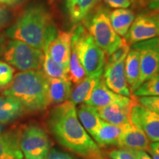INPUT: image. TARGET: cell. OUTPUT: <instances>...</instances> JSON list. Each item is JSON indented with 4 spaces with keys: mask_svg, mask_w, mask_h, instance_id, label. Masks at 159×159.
<instances>
[{
    "mask_svg": "<svg viewBox=\"0 0 159 159\" xmlns=\"http://www.w3.org/2000/svg\"><path fill=\"white\" fill-rule=\"evenodd\" d=\"M77 114L80 122L87 133L92 136L102 121L97 108L87 104H83L77 110Z\"/></svg>",
    "mask_w": 159,
    "mask_h": 159,
    "instance_id": "603a6c76",
    "label": "cell"
},
{
    "mask_svg": "<svg viewBox=\"0 0 159 159\" xmlns=\"http://www.w3.org/2000/svg\"><path fill=\"white\" fill-rule=\"evenodd\" d=\"M132 94L135 97L159 96V73L142 83Z\"/></svg>",
    "mask_w": 159,
    "mask_h": 159,
    "instance_id": "4316f807",
    "label": "cell"
},
{
    "mask_svg": "<svg viewBox=\"0 0 159 159\" xmlns=\"http://www.w3.org/2000/svg\"><path fill=\"white\" fill-rule=\"evenodd\" d=\"M131 152L134 155L136 159H152L150 155L147 151L139 150H133L130 149Z\"/></svg>",
    "mask_w": 159,
    "mask_h": 159,
    "instance_id": "e575fe53",
    "label": "cell"
},
{
    "mask_svg": "<svg viewBox=\"0 0 159 159\" xmlns=\"http://www.w3.org/2000/svg\"><path fill=\"white\" fill-rule=\"evenodd\" d=\"M6 38L4 35L0 33V55H2V53L6 46Z\"/></svg>",
    "mask_w": 159,
    "mask_h": 159,
    "instance_id": "8d00e7d4",
    "label": "cell"
},
{
    "mask_svg": "<svg viewBox=\"0 0 159 159\" xmlns=\"http://www.w3.org/2000/svg\"><path fill=\"white\" fill-rule=\"evenodd\" d=\"M14 77V69L9 63L0 61V89H5Z\"/></svg>",
    "mask_w": 159,
    "mask_h": 159,
    "instance_id": "83f0119b",
    "label": "cell"
},
{
    "mask_svg": "<svg viewBox=\"0 0 159 159\" xmlns=\"http://www.w3.org/2000/svg\"><path fill=\"white\" fill-rule=\"evenodd\" d=\"M49 79L42 69L21 71L4 89L5 96L12 97L30 112L45 110L50 105Z\"/></svg>",
    "mask_w": 159,
    "mask_h": 159,
    "instance_id": "3957f363",
    "label": "cell"
},
{
    "mask_svg": "<svg viewBox=\"0 0 159 159\" xmlns=\"http://www.w3.org/2000/svg\"><path fill=\"white\" fill-rule=\"evenodd\" d=\"M21 133L9 130L0 134V159H23L20 148Z\"/></svg>",
    "mask_w": 159,
    "mask_h": 159,
    "instance_id": "e0dca14e",
    "label": "cell"
},
{
    "mask_svg": "<svg viewBox=\"0 0 159 159\" xmlns=\"http://www.w3.org/2000/svg\"><path fill=\"white\" fill-rule=\"evenodd\" d=\"M50 104L59 105L70 98L71 82L69 78H48Z\"/></svg>",
    "mask_w": 159,
    "mask_h": 159,
    "instance_id": "44dd1931",
    "label": "cell"
},
{
    "mask_svg": "<svg viewBox=\"0 0 159 159\" xmlns=\"http://www.w3.org/2000/svg\"><path fill=\"white\" fill-rule=\"evenodd\" d=\"M82 24L106 56L114 52L124 43V39L113 29L108 10L103 6L99 5Z\"/></svg>",
    "mask_w": 159,
    "mask_h": 159,
    "instance_id": "5b68a950",
    "label": "cell"
},
{
    "mask_svg": "<svg viewBox=\"0 0 159 159\" xmlns=\"http://www.w3.org/2000/svg\"><path fill=\"white\" fill-rule=\"evenodd\" d=\"M69 77L71 82L77 85L86 77L84 68L80 61L76 49L72 44L71 45V55L69 61Z\"/></svg>",
    "mask_w": 159,
    "mask_h": 159,
    "instance_id": "484cf974",
    "label": "cell"
},
{
    "mask_svg": "<svg viewBox=\"0 0 159 159\" xmlns=\"http://www.w3.org/2000/svg\"><path fill=\"white\" fill-rule=\"evenodd\" d=\"M99 79L100 78L85 77L81 82L76 85L74 89L71 90L69 100L75 105L85 102V101L90 97L93 89Z\"/></svg>",
    "mask_w": 159,
    "mask_h": 159,
    "instance_id": "cb8c5ba5",
    "label": "cell"
},
{
    "mask_svg": "<svg viewBox=\"0 0 159 159\" xmlns=\"http://www.w3.org/2000/svg\"><path fill=\"white\" fill-rule=\"evenodd\" d=\"M111 159H136L130 149L120 148L111 150L108 152Z\"/></svg>",
    "mask_w": 159,
    "mask_h": 159,
    "instance_id": "f546056e",
    "label": "cell"
},
{
    "mask_svg": "<svg viewBox=\"0 0 159 159\" xmlns=\"http://www.w3.org/2000/svg\"><path fill=\"white\" fill-rule=\"evenodd\" d=\"M122 132V127L112 125L102 119L99 128L92 137L99 147H118L119 140Z\"/></svg>",
    "mask_w": 159,
    "mask_h": 159,
    "instance_id": "ac0fdd59",
    "label": "cell"
},
{
    "mask_svg": "<svg viewBox=\"0 0 159 159\" xmlns=\"http://www.w3.org/2000/svg\"><path fill=\"white\" fill-rule=\"evenodd\" d=\"M159 36V13L146 11L135 18L125 40L130 46Z\"/></svg>",
    "mask_w": 159,
    "mask_h": 159,
    "instance_id": "ba28073f",
    "label": "cell"
},
{
    "mask_svg": "<svg viewBox=\"0 0 159 159\" xmlns=\"http://www.w3.org/2000/svg\"><path fill=\"white\" fill-rule=\"evenodd\" d=\"M4 128H5V127H4V125H3L2 124H1V123H0V134L3 132Z\"/></svg>",
    "mask_w": 159,
    "mask_h": 159,
    "instance_id": "ab89813d",
    "label": "cell"
},
{
    "mask_svg": "<svg viewBox=\"0 0 159 159\" xmlns=\"http://www.w3.org/2000/svg\"><path fill=\"white\" fill-rule=\"evenodd\" d=\"M46 159H76L70 154L58 150L57 149H51Z\"/></svg>",
    "mask_w": 159,
    "mask_h": 159,
    "instance_id": "d6a6232c",
    "label": "cell"
},
{
    "mask_svg": "<svg viewBox=\"0 0 159 159\" xmlns=\"http://www.w3.org/2000/svg\"><path fill=\"white\" fill-rule=\"evenodd\" d=\"M51 134L60 144L85 159H105L100 149L80 122L70 100L56 105L48 117Z\"/></svg>",
    "mask_w": 159,
    "mask_h": 159,
    "instance_id": "6da1fadb",
    "label": "cell"
},
{
    "mask_svg": "<svg viewBox=\"0 0 159 159\" xmlns=\"http://www.w3.org/2000/svg\"><path fill=\"white\" fill-rule=\"evenodd\" d=\"M125 58L115 63H105L102 80L109 89L116 94L125 97H131L132 93L127 83L125 73Z\"/></svg>",
    "mask_w": 159,
    "mask_h": 159,
    "instance_id": "7c38bea8",
    "label": "cell"
},
{
    "mask_svg": "<svg viewBox=\"0 0 159 159\" xmlns=\"http://www.w3.org/2000/svg\"><path fill=\"white\" fill-rule=\"evenodd\" d=\"M150 148L159 153V142H153L150 144Z\"/></svg>",
    "mask_w": 159,
    "mask_h": 159,
    "instance_id": "f35d334b",
    "label": "cell"
},
{
    "mask_svg": "<svg viewBox=\"0 0 159 159\" xmlns=\"http://www.w3.org/2000/svg\"><path fill=\"white\" fill-rule=\"evenodd\" d=\"M130 120L140 128L150 142H159V114L137 102L130 111Z\"/></svg>",
    "mask_w": 159,
    "mask_h": 159,
    "instance_id": "30bf717a",
    "label": "cell"
},
{
    "mask_svg": "<svg viewBox=\"0 0 159 159\" xmlns=\"http://www.w3.org/2000/svg\"><path fill=\"white\" fill-rule=\"evenodd\" d=\"M147 1H151V0H136V4H135V5H136V4H139L140 2H147Z\"/></svg>",
    "mask_w": 159,
    "mask_h": 159,
    "instance_id": "60d3db41",
    "label": "cell"
},
{
    "mask_svg": "<svg viewBox=\"0 0 159 159\" xmlns=\"http://www.w3.org/2000/svg\"><path fill=\"white\" fill-rule=\"evenodd\" d=\"M136 14L129 8L114 9L109 12V19L113 29L119 36L123 37L128 33L134 22Z\"/></svg>",
    "mask_w": 159,
    "mask_h": 159,
    "instance_id": "ffe728a7",
    "label": "cell"
},
{
    "mask_svg": "<svg viewBox=\"0 0 159 159\" xmlns=\"http://www.w3.org/2000/svg\"><path fill=\"white\" fill-rule=\"evenodd\" d=\"M140 53V77L136 89L159 73V36L132 45Z\"/></svg>",
    "mask_w": 159,
    "mask_h": 159,
    "instance_id": "9c48e42d",
    "label": "cell"
},
{
    "mask_svg": "<svg viewBox=\"0 0 159 159\" xmlns=\"http://www.w3.org/2000/svg\"><path fill=\"white\" fill-rule=\"evenodd\" d=\"M139 104L159 114V96L136 97Z\"/></svg>",
    "mask_w": 159,
    "mask_h": 159,
    "instance_id": "f1b7e54d",
    "label": "cell"
},
{
    "mask_svg": "<svg viewBox=\"0 0 159 159\" xmlns=\"http://www.w3.org/2000/svg\"><path fill=\"white\" fill-rule=\"evenodd\" d=\"M58 30L48 9L41 4H33L21 13L6 31V35L44 51Z\"/></svg>",
    "mask_w": 159,
    "mask_h": 159,
    "instance_id": "7a4b0ae2",
    "label": "cell"
},
{
    "mask_svg": "<svg viewBox=\"0 0 159 159\" xmlns=\"http://www.w3.org/2000/svg\"><path fill=\"white\" fill-rule=\"evenodd\" d=\"M128 97H125L116 94L109 89L101 77L93 89L90 97L85 101V104L95 107L97 108H103L114 103L122 102Z\"/></svg>",
    "mask_w": 159,
    "mask_h": 159,
    "instance_id": "9a60e30c",
    "label": "cell"
},
{
    "mask_svg": "<svg viewBox=\"0 0 159 159\" xmlns=\"http://www.w3.org/2000/svg\"><path fill=\"white\" fill-rule=\"evenodd\" d=\"M101 0H66V7L73 25L82 24L100 4Z\"/></svg>",
    "mask_w": 159,
    "mask_h": 159,
    "instance_id": "2e32d148",
    "label": "cell"
},
{
    "mask_svg": "<svg viewBox=\"0 0 159 159\" xmlns=\"http://www.w3.org/2000/svg\"><path fill=\"white\" fill-rule=\"evenodd\" d=\"M19 144L25 159H46L51 150L48 135L36 125H30L24 129Z\"/></svg>",
    "mask_w": 159,
    "mask_h": 159,
    "instance_id": "52a82bcc",
    "label": "cell"
},
{
    "mask_svg": "<svg viewBox=\"0 0 159 159\" xmlns=\"http://www.w3.org/2000/svg\"><path fill=\"white\" fill-rule=\"evenodd\" d=\"M148 152L150 155V156L152 157V159H159V153H158V152H156V151L152 150L151 148L148 151Z\"/></svg>",
    "mask_w": 159,
    "mask_h": 159,
    "instance_id": "74e56055",
    "label": "cell"
},
{
    "mask_svg": "<svg viewBox=\"0 0 159 159\" xmlns=\"http://www.w3.org/2000/svg\"><path fill=\"white\" fill-rule=\"evenodd\" d=\"M109 7L114 9L128 8L136 4V0H102Z\"/></svg>",
    "mask_w": 159,
    "mask_h": 159,
    "instance_id": "4dcf8cb0",
    "label": "cell"
},
{
    "mask_svg": "<svg viewBox=\"0 0 159 159\" xmlns=\"http://www.w3.org/2000/svg\"><path fill=\"white\" fill-rule=\"evenodd\" d=\"M71 44L76 49L86 77L101 78L106 63V54L94 41L83 24L74 26L71 31Z\"/></svg>",
    "mask_w": 159,
    "mask_h": 159,
    "instance_id": "277c9868",
    "label": "cell"
},
{
    "mask_svg": "<svg viewBox=\"0 0 159 159\" xmlns=\"http://www.w3.org/2000/svg\"><path fill=\"white\" fill-rule=\"evenodd\" d=\"M42 69L48 78H69V66L57 63L46 53H44Z\"/></svg>",
    "mask_w": 159,
    "mask_h": 159,
    "instance_id": "d4e9b609",
    "label": "cell"
},
{
    "mask_svg": "<svg viewBox=\"0 0 159 159\" xmlns=\"http://www.w3.org/2000/svg\"><path fill=\"white\" fill-rule=\"evenodd\" d=\"M125 73L129 89L133 93L136 90L140 77V53L132 46L125 58Z\"/></svg>",
    "mask_w": 159,
    "mask_h": 159,
    "instance_id": "d6986e66",
    "label": "cell"
},
{
    "mask_svg": "<svg viewBox=\"0 0 159 159\" xmlns=\"http://www.w3.org/2000/svg\"><path fill=\"white\" fill-rule=\"evenodd\" d=\"M4 61L21 71L39 70L42 68L44 52L18 40L6 43L2 53Z\"/></svg>",
    "mask_w": 159,
    "mask_h": 159,
    "instance_id": "8992f818",
    "label": "cell"
},
{
    "mask_svg": "<svg viewBox=\"0 0 159 159\" xmlns=\"http://www.w3.org/2000/svg\"><path fill=\"white\" fill-rule=\"evenodd\" d=\"M122 128V132L119 138L118 147L147 152L150 150V140L140 128L131 122Z\"/></svg>",
    "mask_w": 159,
    "mask_h": 159,
    "instance_id": "5bb4252c",
    "label": "cell"
},
{
    "mask_svg": "<svg viewBox=\"0 0 159 159\" xmlns=\"http://www.w3.org/2000/svg\"><path fill=\"white\" fill-rule=\"evenodd\" d=\"M136 102V97L132 94V96L128 97L122 102L97 108V112L102 120L116 126L123 127L130 122L131 109Z\"/></svg>",
    "mask_w": 159,
    "mask_h": 159,
    "instance_id": "8fae6325",
    "label": "cell"
},
{
    "mask_svg": "<svg viewBox=\"0 0 159 159\" xmlns=\"http://www.w3.org/2000/svg\"><path fill=\"white\" fill-rule=\"evenodd\" d=\"M25 1V0H0V5L6 6L7 7H16Z\"/></svg>",
    "mask_w": 159,
    "mask_h": 159,
    "instance_id": "d590c367",
    "label": "cell"
},
{
    "mask_svg": "<svg viewBox=\"0 0 159 159\" xmlns=\"http://www.w3.org/2000/svg\"><path fill=\"white\" fill-rule=\"evenodd\" d=\"M23 106L17 99L12 97H0V123L7 124L17 120L22 116Z\"/></svg>",
    "mask_w": 159,
    "mask_h": 159,
    "instance_id": "7402d4cb",
    "label": "cell"
},
{
    "mask_svg": "<svg viewBox=\"0 0 159 159\" xmlns=\"http://www.w3.org/2000/svg\"><path fill=\"white\" fill-rule=\"evenodd\" d=\"M71 45V32L58 30L56 36L48 43L43 52L57 63L69 66Z\"/></svg>",
    "mask_w": 159,
    "mask_h": 159,
    "instance_id": "4fadbf2b",
    "label": "cell"
},
{
    "mask_svg": "<svg viewBox=\"0 0 159 159\" xmlns=\"http://www.w3.org/2000/svg\"><path fill=\"white\" fill-rule=\"evenodd\" d=\"M12 17L9 8L6 6L0 5V30L6 27Z\"/></svg>",
    "mask_w": 159,
    "mask_h": 159,
    "instance_id": "1f68e13d",
    "label": "cell"
},
{
    "mask_svg": "<svg viewBox=\"0 0 159 159\" xmlns=\"http://www.w3.org/2000/svg\"><path fill=\"white\" fill-rule=\"evenodd\" d=\"M139 7L144 8L146 11H153L159 13V0H151V1L143 2L137 4Z\"/></svg>",
    "mask_w": 159,
    "mask_h": 159,
    "instance_id": "836d02e7",
    "label": "cell"
}]
</instances>
